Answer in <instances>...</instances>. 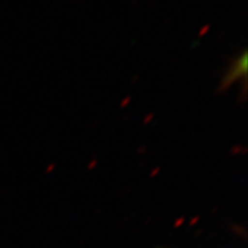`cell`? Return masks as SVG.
<instances>
[{"mask_svg": "<svg viewBox=\"0 0 248 248\" xmlns=\"http://www.w3.org/2000/svg\"><path fill=\"white\" fill-rule=\"evenodd\" d=\"M247 75V52L245 51L243 54L232 60L230 66L228 67L225 74L223 75L219 84V90L224 92L226 89L233 85L238 79L246 78Z\"/></svg>", "mask_w": 248, "mask_h": 248, "instance_id": "cell-1", "label": "cell"}]
</instances>
